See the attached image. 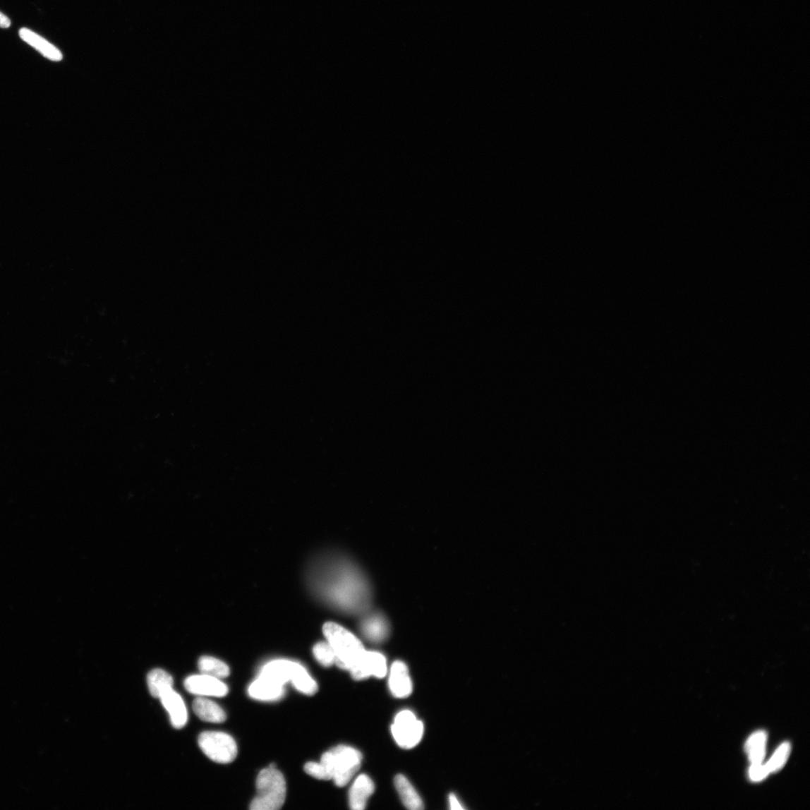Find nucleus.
I'll list each match as a JSON object with an SVG mask.
<instances>
[{
    "label": "nucleus",
    "mask_w": 810,
    "mask_h": 810,
    "mask_svg": "<svg viewBox=\"0 0 810 810\" xmlns=\"http://www.w3.org/2000/svg\"><path fill=\"white\" fill-rule=\"evenodd\" d=\"M284 685L280 684L265 676L259 675L249 686L248 693L253 699L260 701H277L284 694Z\"/></svg>",
    "instance_id": "obj_12"
},
{
    "label": "nucleus",
    "mask_w": 810,
    "mask_h": 810,
    "mask_svg": "<svg viewBox=\"0 0 810 810\" xmlns=\"http://www.w3.org/2000/svg\"><path fill=\"white\" fill-rule=\"evenodd\" d=\"M396 788L405 806L411 810H422L424 804L421 796L413 785L404 775H398L395 779Z\"/></svg>",
    "instance_id": "obj_17"
},
{
    "label": "nucleus",
    "mask_w": 810,
    "mask_h": 810,
    "mask_svg": "<svg viewBox=\"0 0 810 810\" xmlns=\"http://www.w3.org/2000/svg\"><path fill=\"white\" fill-rule=\"evenodd\" d=\"M184 687L191 694L201 697H224L229 694V687L220 679L204 674L188 677Z\"/></svg>",
    "instance_id": "obj_9"
},
{
    "label": "nucleus",
    "mask_w": 810,
    "mask_h": 810,
    "mask_svg": "<svg viewBox=\"0 0 810 810\" xmlns=\"http://www.w3.org/2000/svg\"><path fill=\"white\" fill-rule=\"evenodd\" d=\"M198 744L202 753L217 763H231L237 756L238 749L234 738L224 732H202L199 736Z\"/></svg>",
    "instance_id": "obj_6"
},
{
    "label": "nucleus",
    "mask_w": 810,
    "mask_h": 810,
    "mask_svg": "<svg viewBox=\"0 0 810 810\" xmlns=\"http://www.w3.org/2000/svg\"><path fill=\"white\" fill-rule=\"evenodd\" d=\"M323 632L336 654V664L340 669L350 670L365 651L361 641L336 623H326Z\"/></svg>",
    "instance_id": "obj_3"
},
{
    "label": "nucleus",
    "mask_w": 810,
    "mask_h": 810,
    "mask_svg": "<svg viewBox=\"0 0 810 810\" xmlns=\"http://www.w3.org/2000/svg\"><path fill=\"white\" fill-rule=\"evenodd\" d=\"M349 671L356 681L371 676L383 678L387 674V660L382 653L365 651Z\"/></svg>",
    "instance_id": "obj_8"
},
{
    "label": "nucleus",
    "mask_w": 810,
    "mask_h": 810,
    "mask_svg": "<svg viewBox=\"0 0 810 810\" xmlns=\"http://www.w3.org/2000/svg\"><path fill=\"white\" fill-rule=\"evenodd\" d=\"M147 685L151 695L154 698L159 699L167 691L173 689L174 680L168 672L157 669L148 674Z\"/></svg>",
    "instance_id": "obj_18"
},
{
    "label": "nucleus",
    "mask_w": 810,
    "mask_h": 810,
    "mask_svg": "<svg viewBox=\"0 0 810 810\" xmlns=\"http://www.w3.org/2000/svg\"><path fill=\"white\" fill-rule=\"evenodd\" d=\"M375 791V785L370 778L362 774L356 779L349 792V804L353 810H363L368 798Z\"/></svg>",
    "instance_id": "obj_14"
},
{
    "label": "nucleus",
    "mask_w": 810,
    "mask_h": 810,
    "mask_svg": "<svg viewBox=\"0 0 810 810\" xmlns=\"http://www.w3.org/2000/svg\"><path fill=\"white\" fill-rule=\"evenodd\" d=\"M19 35L23 42H25L34 47L35 50L38 51L45 58L50 59L52 61L59 62L62 61L63 54L61 52L39 34L25 28L19 30Z\"/></svg>",
    "instance_id": "obj_13"
},
{
    "label": "nucleus",
    "mask_w": 810,
    "mask_h": 810,
    "mask_svg": "<svg viewBox=\"0 0 810 810\" xmlns=\"http://www.w3.org/2000/svg\"><path fill=\"white\" fill-rule=\"evenodd\" d=\"M313 653L317 661L325 667L336 663V654L328 642H319L313 648Z\"/></svg>",
    "instance_id": "obj_22"
},
{
    "label": "nucleus",
    "mask_w": 810,
    "mask_h": 810,
    "mask_svg": "<svg viewBox=\"0 0 810 810\" xmlns=\"http://www.w3.org/2000/svg\"><path fill=\"white\" fill-rule=\"evenodd\" d=\"M389 687L393 696L409 697L413 691V683L406 665L401 661L392 663L389 677Z\"/></svg>",
    "instance_id": "obj_10"
},
{
    "label": "nucleus",
    "mask_w": 810,
    "mask_h": 810,
    "mask_svg": "<svg viewBox=\"0 0 810 810\" xmlns=\"http://www.w3.org/2000/svg\"><path fill=\"white\" fill-rule=\"evenodd\" d=\"M791 749V744L785 742L776 750L766 765L770 773L778 772L783 768L790 757Z\"/></svg>",
    "instance_id": "obj_21"
},
{
    "label": "nucleus",
    "mask_w": 810,
    "mask_h": 810,
    "mask_svg": "<svg viewBox=\"0 0 810 810\" xmlns=\"http://www.w3.org/2000/svg\"><path fill=\"white\" fill-rule=\"evenodd\" d=\"M391 732L397 744L403 749H412L422 740L424 725L409 710L399 712L391 726Z\"/></svg>",
    "instance_id": "obj_7"
},
{
    "label": "nucleus",
    "mask_w": 810,
    "mask_h": 810,
    "mask_svg": "<svg viewBox=\"0 0 810 810\" xmlns=\"http://www.w3.org/2000/svg\"><path fill=\"white\" fill-rule=\"evenodd\" d=\"M449 802L450 806L449 807L451 809H464V807L461 805L460 802L457 799V796L454 794L449 795Z\"/></svg>",
    "instance_id": "obj_25"
},
{
    "label": "nucleus",
    "mask_w": 810,
    "mask_h": 810,
    "mask_svg": "<svg viewBox=\"0 0 810 810\" xmlns=\"http://www.w3.org/2000/svg\"><path fill=\"white\" fill-rule=\"evenodd\" d=\"M389 624L387 619L380 614L369 615L361 624L364 636L373 643L385 641L389 635Z\"/></svg>",
    "instance_id": "obj_15"
},
{
    "label": "nucleus",
    "mask_w": 810,
    "mask_h": 810,
    "mask_svg": "<svg viewBox=\"0 0 810 810\" xmlns=\"http://www.w3.org/2000/svg\"><path fill=\"white\" fill-rule=\"evenodd\" d=\"M316 590L330 603L348 613H361L371 603V591L365 577L353 565L332 562L317 569Z\"/></svg>",
    "instance_id": "obj_1"
},
{
    "label": "nucleus",
    "mask_w": 810,
    "mask_h": 810,
    "mask_svg": "<svg viewBox=\"0 0 810 810\" xmlns=\"http://www.w3.org/2000/svg\"><path fill=\"white\" fill-rule=\"evenodd\" d=\"M305 771L308 775L321 780H330L327 770L320 762H308L305 767Z\"/></svg>",
    "instance_id": "obj_23"
},
{
    "label": "nucleus",
    "mask_w": 810,
    "mask_h": 810,
    "mask_svg": "<svg viewBox=\"0 0 810 810\" xmlns=\"http://www.w3.org/2000/svg\"><path fill=\"white\" fill-rule=\"evenodd\" d=\"M362 754L349 746H338L325 753L320 763L339 787L346 785L361 766Z\"/></svg>",
    "instance_id": "obj_4"
},
{
    "label": "nucleus",
    "mask_w": 810,
    "mask_h": 810,
    "mask_svg": "<svg viewBox=\"0 0 810 810\" xmlns=\"http://www.w3.org/2000/svg\"><path fill=\"white\" fill-rule=\"evenodd\" d=\"M260 675L272 679L280 684L291 682L302 694L313 696L317 693L318 684L300 663L277 660L268 663L262 668Z\"/></svg>",
    "instance_id": "obj_5"
},
{
    "label": "nucleus",
    "mask_w": 810,
    "mask_h": 810,
    "mask_svg": "<svg viewBox=\"0 0 810 810\" xmlns=\"http://www.w3.org/2000/svg\"><path fill=\"white\" fill-rule=\"evenodd\" d=\"M198 668L201 674L219 679L227 677L230 675V669L227 664L212 657H202L198 662Z\"/></svg>",
    "instance_id": "obj_20"
},
{
    "label": "nucleus",
    "mask_w": 810,
    "mask_h": 810,
    "mask_svg": "<svg viewBox=\"0 0 810 810\" xmlns=\"http://www.w3.org/2000/svg\"><path fill=\"white\" fill-rule=\"evenodd\" d=\"M193 707L196 715L202 721L222 723L227 718L224 710L217 703L205 697L195 699Z\"/></svg>",
    "instance_id": "obj_16"
},
{
    "label": "nucleus",
    "mask_w": 810,
    "mask_h": 810,
    "mask_svg": "<svg viewBox=\"0 0 810 810\" xmlns=\"http://www.w3.org/2000/svg\"><path fill=\"white\" fill-rule=\"evenodd\" d=\"M257 794L252 810H278L283 806L287 788L283 774L274 765L262 770L256 781Z\"/></svg>",
    "instance_id": "obj_2"
},
{
    "label": "nucleus",
    "mask_w": 810,
    "mask_h": 810,
    "mask_svg": "<svg viewBox=\"0 0 810 810\" xmlns=\"http://www.w3.org/2000/svg\"><path fill=\"white\" fill-rule=\"evenodd\" d=\"M10 19L0 11V28L7 29L11 26Z\"/></svg>",
    "instance_id": "obj_26"
},
{
    "label": "nucleus",
    "mask_w": 810,
    "mask_h": 810,
    "mask_svg": "<svg viewBox=\"0 0 810 810\" xmlns=\"http://www.w3.org/2000/svg\"><path fill=\"white\" fill-rule=\"evenodd\" d=\"M770 773L766 765L752 764L749 770V776L750 780L754 782H759L765 780Z\"/></svg>",
    "instance_id": "obj_24"
},
{
    "label": "nucleus",
    "mask_w": 810,
    "mask_h": 810,
    "mask_svg": "<svg viewBox=\"0 0 810 810\" xmlns=\"http://www.w3.org/2000/svg\"><path fill=\"white\" fill-rule=\"evenodd\" d=\"M767 739V733L763 731L757 732L749 737L745 749L751 764H761L765 759Z\"/></svg>",
    "instance_id": "obj_19"
},
{
    "label": "nucleus",
    "mask_w": 810,
    "mask_h": 810,
    "mask_svg": "<svg viewBox=\"0 0 810 810\" xmlns=\"http://www.w3.org/2000/svg\"><path fill=\"white\" fill-rule=\"evenodd\" d=\"M159 699L169 712L174 727L177 730L183 728L188 721V712L181 696L171 689L163 694Z\"/></svg>",
    "instance_id": "obj_11"
}]
</instances>
